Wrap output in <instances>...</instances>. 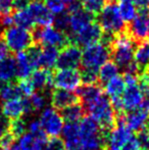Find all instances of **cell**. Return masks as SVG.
Returning a JSON list of instances; mask_svg holds the SVG:
<instances>
[{"mask_svg": "<svg viewBox=\"0 0 149 150\" xmlns=\"http://www.w3.org/2000/svg\"><path fill=\"white\" fill-rule=\"evenodd\" d=\"M113 62L125 71L139 73V69L134 61L135 54V40L126 30L119 35L115 36L113 43L110 46Z\"/></svg>", "mask_w": 149, "mask_h": 150, "instance_id": "obj_1", "label": "cell"}, {"mask_svg": "<svg viewBox=\"0 0 149 150\" xmlns=\"http://www.w3.org/2000/svg\"><path fill=\"white\" fill-rule=\"evenodd\" d=\"M79 141L82 150H102L106 139L102 129L91 117H83L79 122Z\"/></svg>", "mask_w": 149, "mask_h": 150, "instance_id": "obj_2", "label": "cell"}, {"mask_svg": "<svg viewBox=\"0 0 149 150\" xmlns=\"http://www.w3.org/2000/svg\"><path fill=\"white\" fill-rule=\"evenodd\" d=\"M85 110L88 111L89 117L96 120L102 130H112L117 122L115 110L112 107L110 99L105 94L92 101L91 103L84 106Z\"/></svg>", "mask_w": 149, "mask_h": 150, "instance_id": "obj_3", "label": "cell"}, {"mask_svg": "<svg viewBox=\"0 0 149 150\" xmlns=\"http://www.w3.org/2000/svg\"><path fill=\"white\" fill-rule=\"evenodd\" d=\"M1 39L6 44L8 50L16 53L26 51L36 44L32 32L18 26L8 28L3 33Z\"/></svg>", "mask_w": 149, "mask_h": 150, "instance_id": "obj_4", "label": "cell"}, {"mask_svg": "<svg viewBox=\"0 0 149 150\" xmlns=\"http://www.w3.org/2000/svg\"><path fill=\"white\" fill-rule=\"evenodd\" d=\"M112 56L110 47L103 42L96 43L85 47V50L82 53L81 64L83 69H89V71H97L100 67L108 61Z\"/></svg>", "mask_w": 149, "mask_h": 150, "instance_id": "obj_5", "label": "cell"}, {"mask_svg": "<svg viewBox=\"0 0 149 150\" xmlns=\"http://www.w3.org/2000/svg\"><path fill=\"white\" fill-rule=\"evenodd\" d=\"M98 24L103 33L117 36L126 31L125 22L119 14V6L114 2H110L98 14Z\"/></svg>", "mask_w": 149, "mask_h": 150, "instance_id": "obj_6", "label": "cell"}, {"mask_svg": "<svg viewBox=\"0 0 149 150\" xmlns=\"http://www.w3.org/2000/svg\"><path fill=\"white\" fill-rule=\"evenodd\" d=\"M35 43H41L44 46H53L56 48H64L72 43L66 32L60 31L54 27H38L33 32Z\"/></svg>", "mask_w": 149, "mask_h": 150, "instance_id": "obj_7", "label": "cell"}, {"mask_svg": "<svg viewBox=\"0 0 149 150\" xmlns=\"http://www.w3.org/2000/svg\"><path fill=\"white\" fill-rule=\"evenodd\" d=\"M39 122L46 136H49L51 138L59 137L66 125L62 115L53 106L45 107L41 111Z\"/></svg>", "mask_w": 149, "mask_h": 150, "instance_id": "obj_8", "label": "cell"}, {"mask_svg": "<svg viewBox=\"0 0 149 150\" xmlns=\"http://www.w3.org/2000/svg\"><path fill=\"white\" fill-rule=\"evenodd\" d=\"M81 84V71L77 69H58L53 74L52 85H54L56 89L74 92L79 90Z\"/></svg>", "mask_w": 149, "mask_h": 150, "instance_id": "obj_9", "label": "cell"}, {"mask_svg": "<svg viewBox=\"0 0 149 150\" xmlns=\"http://www.w3.org/2000/svg\"><path fill=\"white\" fill-rule=\"evenodd\" d=\"M127 32L137 42L147 39L149 37V8H140Z\"/></svg>", "mask_w": 149, "mask_h": 150, "instance_id": "obj_10", "label": "cell"}, {"mask_svg": "<svg viewBox=\"0 0 149 150\" xmlns=\"http://www.w3.org/2000/svg\"><path fill=\"white\" fill-rule=\"evenodd\" d=\"M68 16H70V26L68 30L74 35L82 31L84 28L90 25L93 21V16L84 10L79 2L70 4L68 8Z\"/></svg>", "mask_w": 149, "mask_h": 150, "instance_id": "obj_11", "label": "cell"}, {"mask_svg": "<svg viewBox=\"0 0 149 150\" xmlns=\"http://www.w3.org/2000/svg\"><path fill=\"white\" fill-rule=\"evenodd\" d=\"M32 110L29 99L16 98L4 101L1 105V115L8 120L20 119L24 115L30 113Z\"/></svg>", "mask_w": 149, "mask_h": 150, "instance_id": "obj_12", "label": "cell"}, {"mask_svg": "<svg viewBox=\"0 0 149 150\" xmlns=\"http://www.w3.org/2000/svg\"><path fill=\"white\" fill-rule=\"evenodd\" d=\"M82 50L75 43L64 46L59 52L56 67L58 69H77L82 61Z\"/></svg>", "mask_w": 149, "mask_h": 150, "instance_id": "obj_13", "label": "cell"}, {"mask_svg": "<svg viewBox=\"0 0 149 150\" xmlns=\"http://www.w3.org/2000/svg\"><path fill=\"white\" fill-rule=\"evenodd\" d=\"M134 139L132 131L119 120V125L115 128H112L106 138V142L108 143L110 148L121 150Z\"/></svg>", "mask_w": 149, "mask_h": 150, "instance_id": "obj_14", "label": "cell"}, {"mask_svg": "<svg viewBox=\"0 0 149 150\" xmlns=\"http://www.w3.org/2000/svg\"><path fill=\"white\" fill-rule=\"evenodd\" d=\"M103 37V31L98 23L92 22L86 28L74 35L73 43L77 44L78 46L88 47L93 44L99 43Z\"/></svg>", "mask_w": 149, "mask_h": 150, "instance_id": "obj_15", "label": "cell"}, {"mask_svg": "<svg viewBox=\"0 0 149 150\" xmlns=\"http://www.w3.org/2000/svg\"><path fill=\"white\" fill-rule=\"evenodd\" d=\"M119 120H121L132 132H140L146 129L149 124V109L141 105L139 108L130 111L125 117H121Z\"/></svg>", "mask_w": 149, "mask_h": 150, "instance_id": "obj_16", "label": "cell"}, {"mask_svg": "<svg viewBox=\"0 0 149 150\" xmlns=\"http://www.w3.org/2000/svg\"><path fill=\"white\" fill-rule=\"evenodd\" d=\"M121 98L123 103V109L130 112L141 106L145 96L140 89L139 85L136 84V85L126 86V89Z\"/></svg>", "mask_w": 149, "mask_h": 150, "instance_id": "obj_17", "label": "cell"}, {"mask_svg": "<svg viewBox=\"0 0 149 150\" xmlns=\"http://www.w3.org/2000/svg\"><path fill=\"white\" fill-rule=\"evenodd\" d=\"M28 8L38 27H48L53 25L54 16L49 11L45 4L40 1H34L29 4Z\"/></svg>", "mask_w": 149, "mask_h": 150, "instance_id": "obj_18", "label": "cell"}, {"mask_svg": "<svg viewBox=\"0 0 149 150\" xmlns=\"http://www.w3.org/2000/svg\"><path fill=\"white\" fill-rule=\"evenodd\" d=\"M79 122H66L62 130V142L66 150H82L79 141Z\"/></svg>", "mask_w": 149, "mask_h": 150, "instance_id": "obj_19", "label": "cell"}, {"mask_svg": "<svg viewBox=\"0 0 149 150\" xmlns=\"http://www.w3.org/2000/svg\"><path fill=\"white\" fill-rule=\"evenodd\" d=\"M79 97L75 93L70 92V91L55 89L51 94V103L54 108L64 110L66 107L71 106L73 104L78 103Z\"/></svg>", "mask_w": 149, "mask_h": 150, "instance_id": "obj_20", "label": "cell"}, {"mask_svg": "<svg viewBox=\"0 0 149 150\" xmlns=\"http://www.w3.org/2000/svg\"><path fill=\"white\" fill-rule=\"evenodd\" d=\"M16 78L20 80L28 79L36 67L32 62L30 56L28 55L27 51L18 52L16 55Z\"/></svg>", "mask_w": 149, "mask_h": 150, "instance_id": "obj_21", "label": "cell"}, {"mask_svg": "<svg viewBox=\"0 0 149 150\" xmlns=\"http://www.w3.org/2000/svg\"><path fill=\"white\" fill-rule=\"evenodd\" d=\"M46 143V136H37L27 132L18 138V145L22 150H43Z\"/></svg>", "mask_w": 149, "mask_h": 150, "instance_id": "obj_22", "label": "cell"}, {"mask_svg": "<svg viewBox=\"0 0 149 150\" xmlns=\"http://www.w3.org/2000/svg\"><path fill=\"white\" fill-rule=\"evenodd\" d=\"M134 61L140 71H143L149 65V39L138 42L135 48Z\"/></svg>", "mask_w": 149, "mask_h": 150, "instance_id": "obj_23", "label": "cell"}, {"mask_svg": "<svg viewBox=\"0 0 149 150\" xmlns=\"http://www.w3.org/2000/svg\"><path fill=\"white\" fill-rule=\"evenodd\" d=\"M59 55L58 48L53 46H44L40 50L39 55V67L45 69H50L56 65Z\"/></svg>", "mask_w": 149, "mask_h": 150, "instance_id": "obj_24", "label": "cell"}, {"mask_svg": "<svg viewBox=\"0 0 149 150\" xmlns=\"http://www.w3.org/2000/svg\"><path fill=\"white\" fill-rule=\"evenodd\" d=\"M53 79V74L49 69H36L30 76V81L33 84L35 89L37 90H44L52 84Z\"/></svg>", "mask_w": 149, "mask_h": 150, "instance_id": "obj_25", "label": "cell"}, {"mask_svg": "<svg viewBox=\"0 0 149 150\" xmlns=\"http://www.w3.org/2000/svg\"><path fill=\"white\" fill-rule=\"evenodd\" d=\"M14 78H16V58L7 56L0 60V83L11 82Z\"/></svg>", "mask_w": 149, "mask_h": 150, "instance_id": "obj_26", "label": "cell"}, {"mask_svg": "<svg viewBox=\"0 0 149 150\" xmlns=\"http://www.w3.org/2000/svg\"><path fill=\"white\" fill-rule=\"evenodd\" d=\"M126 89V83L124 81V78L121 76H117L113 79L109 80L107 83H105L104 90L105 93L110 99L121 97L124 91Z\"/></svg>", "mask_w": 149, "mask_h": 150, "instance_id": "obj_27", "label": "cell"}, {"mask_svg": "<svg viewBox=\"0 0 149 150\" xmlns=\"http://www.w3.org/2000/svg\"><path fill=\"white\" fill-rule=\"evenodd\" d=\"M102 94H104L103 91L96 84H94V85H85L84 87L79 88V97L83 101L84 106L91 103L92 101L97 99Z\"/></svg>", "mask_w": 149, "mask_h": 150, "instance_id": "obj_28", "label": "cell"}, {"mask_svg": "<svg viewBox=\"0 0 149 150\" xmlns=\"http://www.w3.org/2000/svg\"><path fill=\"white\" fill-rule=\"evenodd\" d=\"M13 23L16 24V26L27 29V30L32 29L35 25L34 18L28 7L16 10V12L13 13Z\"/></svg>", "mask_w": 149, "mask_h": 150, "instance_id": "obj_29", "label": "cell"}, {"mask_svg": "<svg viewBox=\"0 0 149 150\" xmlns=\"http://www.w3.org/2000/svg\"><path fill=\"white\" fill-rule=\"evenodd\" d=\"M119 67L113 61H106L98 69V80L102 83H107L109 80L119 76Z\"/></svg>", "mask_w": 149, "mask_h": 150, "instance_id": "obj_30", "label": "cell"}, {"mask_svg": "<svg viewBox=\"0 0 149 150\" xmlns=\"http://www.w3.org/2000/svg\"><path fill=\"white\" fill-rule=\"evenodd\" d=\"M20 88L18 84H14L12 82L7 83H0V99L3 101H8L11 99L20 98Z\"/></svg>", "mask_w": 149, "mask_h": 150, "instance_id": "obj_31", "label": "cell"}, {"mask_svg": "<svg viewBox=\"0 0 149 150\" xmlns=\"http://www.w3.org/2000/svg\"><path fill=\"white\" fill-rule=\"evenodd\" d=\"M84 112L85 108L79 103H76L64 109L62 117L68 122H80L84 117Z\"/></svg>", "mask_w": 149, "mask_h": 150, "instance_id": "obj_32", "label": "cell"}, {"mask_svg": "<svg viewBox=\"0 0 149 150\" xmlns=\"http://www.w3.org/2000/svg\"><path fill=\"white\" fill-rule=\"evenodd\" d=\"M119 14L125 23L132 22L137 16V6L132 1H123L119 5Z\"/></svg>", "mask_w": 149, "mask_h": 150, "instance_id": "obj_33", "label": "cell"}, {"mask_svg": "<svg viewBox=\"0 0 149 150\" xmlns=\"http://www.w3.org/2000/svg\"><path fill=\"white\" fill-rule=\"evenodd\" d=\"M107 0H80L82 8L92 16H98L106 6Z\"/></svg>", "mask_w": 149, "mask_h": 150, "instance_id": "obj_34", "label": "cell"}, {"mask_svg": "<svg viewBox=\"0 0 149 150\" xmlns=\"http://www.w3.org/2000/svg\"><path fill=\"white\" fill-rule=\"evenodd\" d=\"M28 99H29V102H30L32 110L42 111L46 107L47 98H46V96L43 93H41V92L33 93Z\"/></svg>", "mask_w": 149, "mask_h": 150, "instance_id": "obj_35", "label": "cell"}, {"mask_svg": "<svg viewBox=\"0 0 149 150\" xmlns=\"http://www.w3.org/2000/svg\"><path fill=\"white\" fill-rule=\"evenodd\" d=\"M27 128H28V124L25 122L24 120L22 119H18V120H11L9 124V132L11 133L12 135L14 136V138H20V136L26 133Z\"/></svg>", "mask_w": 149, "mask_h": 150, "instance_id": "obj_36", "label": "cell"}, {"mask_svg": "<svg viewBox=\"0 0 149 150\" xmlns=\"http://www.w3.org/2000/svg\"><path fill=\"white\" fill-rule=\"evenodd\" d=\"M46 7L52 14H61L66 11V3L64 0H45Z\"/></svg>", "mask_w": 149, "mask_h": 150, "instance_id": "obj_37", "label": "cell"}, {"mask_svg": "<svg viewBox=\"0 0 149 150\" xmlns=\"http://www.w3.org/2000/svg\"><path fill=\"white\" fill-rule=\"evenodd\" d=\"M53 25L54 28L58 29L60 31L66 32L68 30V26H70V16H68V13L64 12V13L56 16L54 18Z\"/></svg>", "mask_w": 149, "mask_h": 150, "instance_id": "obj_38", "label": "cell"}, {"mask_svg": "<svg viewBox=\"0 0 149 150\" xmlns=\"http://www.w3.org/2000/svg\"><path fill=\"white\" fill-rule=\"evenodd\" d=\"M135 140L139 150H149V130L144 129L140 131Z\"/></svg>", "mask_w": 149, "mask_h": 150, "instance_id": "obj_39", "label": "cell"}, {"mask_svg": "<svg viewBox=\"0 0 149 150\" xmlns=\"http://www.w3.org/2000/svg\"><path fill=\"white\" fill-rule=\"evenodd\" d=\"M81 77L82 83H84L85 85H94L98 81L97 71H89V69H82Z\"/></svg>", "mask_w": 149, "mask_h": 150, "instance_id": "obj_40", "label": "cell"}, {"mask_svg": "<svg viewBox=\"0 0 149 150\" xmlns=\"http://www.w3.org/2000/svg\"><path fill=\"white\" fill-rule=\"evenodd\" d=\"M18 88H20L22 96L28 97L29 98V97L34 93L35 88H34V86H33V84L31 83L30 79L20 80V82L18 83Z\"/></svg>", "mask_w": 149, "mask_h": 150, "instance_id": "obj_41", "label": "cell"}, {"mask_svg": "<svg viewBox=\"0 0 149 150\" xmlns=\"http://www.w3.org/2000/svg\"><path fill=\"white\" fill-rule=\"evenodd\" d=\"M27 131L33 135H37V136H46L43 129H42V126H41V124H40L39 120H30V122H28Z\"/></svg>", "mask_w": 149, "mask_h": 150, "instance_id": "obj_42", "label": "cell"}, {"mask_svg": "<svg viewBox=\"0 0 149 150\" xmlns=\"http://www.w3.org/2000/svg\"><path fill=\"white\" fill-rule=\"evenodd\" d=\"M14 139H16L14 136L9 131L2 134L0 136V150H6L7 148H9L14 143Z\"/></svg>", "mask_w": 149, "mask_h": 150, "instance_id": "obj_43", "label": "cell"}, {"mask_svg": "<svg viewBox=\"0 0 149 150\" xmlns=\"http://www.w3.org/2000/svg\"><path fill=\"white\" fill-rule=\"evenodd\" d=\"M43 150H64V142L58 138H51L47 141Z\"/></svg>", "mask_w": 149, "mask_h": 150, "instance_id": "obj_44", "label": "cell"}, {"mask_svg": "<svg viewBox=\"0 0 149 150\" xmlns=\"http://www.w3.org/2000/svg\"><path fill=\"white\" fill-rule=\"evenodd\" d=\"M9 124L10 122L6 117H4L3 115H0V136L4 133L8 132L9 130Z\"/></svg>", "mask_w": 149, "mask_h": 150, "instance_id": "obj_45", "label": "cell"}, {"mask_svg": "<svg viewBox=\"0 0 149 150\" xmlns=\"http://www.w3.org/2000/svg\"><path fill=\"white\" fill-rule=\"evenodd\" d=\"M12 5H13V9L20 10L27 8L29 5V0H12Z\"/></svg>", "mask_w": 149, "mask_h": 150, "instance_id": "obj_46", "label": "cell"}, {"mask_svg": "<svg viewBox=\"0 0 149 150\" xmlns=\"http://www.w3.org/2000/svg\"><path fill=\"white\" fill-rule=\"evenodd\" d=\"M8 56V48L2 39H0V60L4 59Z\"/></svg>", "mask_w": 149, "mask_h": 150, "instance_id": "obj_47", "label": "cell"}, {"mask_svg": "<svg viewBox=\"0 0 149 150\" xmlns=\"http://www.w3.org/2000/svg\"><path fill=\"white\" fill-rule=\"evenodd\" d=\"M132 2L139 8H149V0H132Z\"/></svg>", "mask_w": 149, "mask_h": 150, "instance_id": "obj_48", "label": "cell"}, {"mask_svg": "<svg viewBox=\"0 0 149 150\" xmlns=\"http://www.w3.org/2000/svg\"><path fill=\"white\" fill-rule=\"evenodd\" d=\"M121 150H139V148H138L137 143H136L135 137H134V139L132 140L131 143H129V144H128L127 146H125Z\"/></svg>", "mask_w": 149, "mask_h": 150, "instance_id": "obj_49", "label": "cell"}, {"mask_svg": "<svg viewBox=\"0 0 149 150\" xmlns=\"http://www.w3.org/2000/svg\"><path fill=\"white\" fill-rule=\"evenodd\" d=\"M6 150H22V149H20V147L18 146V144H16V143H13V144H12L11 146L9 147V148H7Z\"/></svg>", "mask_w": 149, "mask_h": 150, "instance_id": "obj_50", "label": "cell"}, {"mask_svg": "<svg viewBox=\"0 0 149 150\" xmlns=\"http://www.w3.org/2000/svg\"><path fill=\"white\" fill-rule=\"evenodd\" d=\"M143 74L146 76V78H147V79H148V81H149V65L147 67V69H146L145 71H144V73H143Z\"/></svg>", "mask_w": 149, "mask_h": 150, "instance_id": "obj_51", "label": "cell"}, {"mask_svg": "<svg viewBox=\"0 0 149 150\" xmlns=\"http://www.w3.org/2000/svg\"><path fill=\"white\" fill-rule=\"evenodd\" d=\"M64 3H68V5L70 4H72V3H75V2H77V0H64Z\"/></svg>", "mask_w": 149, "mask_h": 150, "instance_id": "obj_52", "label": "cell"}, {"mask_svg": "<svg viewBox=\"0 0 149 150\" xmlns=\"http://www.w3.org/2000/svg\"><path fill=\"white\" fill-rule=\"evenodd\" d=\"M104 150H117V149H113V148H110V147H109V148H107V149H104Z\"/></svg>", "mask_w": 149, "mask_h": 150, "instance_id": "obj_53", "label": "cell"}, {"mask_svg": "<svg viewBox=\"0 0 149 150\" xmlns=\"http://www.w3.org/2000/svg\"><path fill=\"white\" fill-rule=\"evenodd\" d=\"M121 2H123V1H132V0H119Z\"/></svg>", "mask_w": 149, "mask_h": 150, "instance_id": "obj_54", "label": "cell"}, {"mask_svg": "<svg viewBox=\"0 0 149 150\" xmlns=\"http://www.w3.org/2000/svg\"><path fill=\"white\" fill-rule=\"evenodd\" d=\"M32 1L33 2H34V1H41V0H32Z\"/></svg>", "mask_w": 149, "mask_h": 150, "instance_id": "obj_55", "label": "cell"}, {"mask_svg": "<svg viewBox=\"0 0 149 150\" xmlns=\"http://www.w3.org/2000/svg\"><path fill=\"white\" fill-rule=\"evenodd\" d=\"M107 1H110V2H113L114 0H107Z\"/></svg>", "mask_w": 149, "mask_h": 150, "instance_id": "obj_56", "label": "cell"}]
</instances>
